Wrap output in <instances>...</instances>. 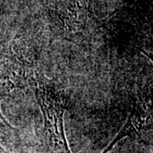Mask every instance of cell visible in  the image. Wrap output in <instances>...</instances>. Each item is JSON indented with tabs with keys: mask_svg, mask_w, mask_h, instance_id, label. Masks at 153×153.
Instances as JSON below:
<instances>
[{
	"mask_svg": "<svg viewBox=\"0 0 153 153\" xmlns=\"http://www.w3.org/2000/svg\"><path fill=\"white\" fill-rule=\"evenodd\" d=\"M0 153H13V152H10V151H7V150H5L4 148L3 147V146L0 145Z\"/></svg>",
	"mask_w": 153,
	"mask_h": 153,
	"instance_id": "4",
	"label": "cell"
},
{
	"mask_svg": "<svg viewBox=\"0 0 153 153\" xmlns=\"http://www.w3.org/2000/svg\"><path fill=\"white\" fill-rule=\"evenodd\" d=\"M152 108L151 96H143L140 94L134 100L124 126L102 153L111 152L115 145L124 138L152 142Z\"/></svg>",
	"mask_w": 153,
	"mask_h": 153,
	"instance_id": "3",
	"label": "cell"
},
{
	"mask_svg": "<svg viewBox=\"0 0 153 153\" xmlns=\"http://www.w3.org/2000/svg\"><path fill=\"white\" fill-rule=\"evenodd\" d=\"M26 80L27 71L24 65L16 56L4 50L0 54V105L14 90L23 87ZM0 138L8 145H16L19 140L17 130L4 117L1 109Z\"/></svg>",
	"mask_w": 153,
	"mask_h": 153,
	"instance_id": "2",
	"label": "cell"
},
{
	"mask_svg": "<svg viewBox=\"0 0 153 153\" xmlns=\"http://www.w3.org/2000/svg\"><path fill=\"white\" fill-rule=\"evenodd\" d=\"M34 84L35 95L44 119L41 131L44 153H71L64 128L66 96L44 76L37 77Z\"/></svg>",
	"mask_w": 153,
	"mask_h": 153,
	"instance_id": "1",
	"label": "cell"
}]
</instances>
